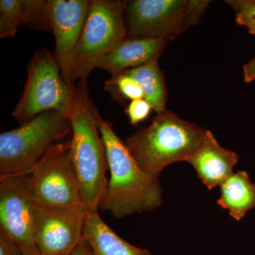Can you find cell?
I'll list each match as a JSON object with an SVG mask.
<instances>
[{"mask_svg": "<svg viewBox=\"0 0 255 255\" xmlns=\"http://www.w3.org/2000/svg\"><path fill=\"white\" fill-rule=\"evenodd\" d=\"M26 177H0V231L23 255H41L36 244L39 206L28 191Z\"/></svg>", "mask_w": 255, "mask_h": 255, "instance_id": "cell-9", "label": "cell"}, {"mask_svg": "<svg viewBox=\"0 0 255 255\" xmlns=\"http://www.w3.org/2000/svg\"><path fill=\"white\" fill-rule=\"evenodd\" d=\"M221 187L218 204L228 210L231 217L236 221H241L255 207V184L246 171L233 173Z\"/></svg>", "mask_w": 255, "mask_h": 255, "instance_id": "cell-15", "label": "cell"}, {"mask_svg": "<svg viewBox=\"0 0 255 255\" xmlns=\"http://www.w3.org/2000/svg\"><path fill=\"white\" fill-rule=\"evenodd\" d=\"M24 0L0 1V38H12L25 26Z\"/></svg>", "mask_w": 255, "mask_h": 255, "instance_id": "cell-17", "label": "cell"}, {"mask_svg": "<svg viewBox=\"0 0 255 255\" xmlns=\"http://www.w3.org/2000/svg\"><path fill=\"white\" fill-rule=\"evenodd\" d=\"M167 43L155 38H126L117 48L105 58L98 68L117 75L158 61Z\"/></svg>", "mask_w": 255, "mask_h": 255, "instance_id": "cell-13", "label": "cell"}, {"mask_svg": "<svg viewBox=\"0 0 255 255\" xmlns=\"http://www.w3.org/2000/svg\"><path fill=\"white\" fill-rule=\"evenodd\" d=\"M90 0H47L54 55L60 70L78 45L91 8Z\"/></svg>", "mask_w": 255, "mask_h": 255, "instance_id": "cell-11", "label": "cell"}, {"mask_svg": "<svg viewBox=\"0 0 255 255\" xmlns=\"http://www.w3.org/2000/svg\"><path fill=\"white\" fill-rule=\"evenodd\" d=\"M84 238L93 255H152L124 241L102 219L98 212L87 211Z\"/></svg>", "mask_w": 255, "mask_h": 255, "instance_id": "cell-14", "label": "cell"}, {"mask_svg": "<svg viewBox=\"0 0 255 255\" xmlns=\"http://www.w3.org/2000/svg\"><path fill=\"white\" fill-rule=\"evenodd\" d=\"M87 210L39 206L36 244L41 255H70L84 239Z\"/></svg>", "mask_w": 255, "mask_h": 255, "instance_id": "cell-10", "label": "cell"}, {"mask_svg": "<svg viewBox=\"0 0 255 255\" xmlns=\"http://www.w3.org/2000/svg\"><path fill=\"white\" fill-rule=\"evenodd\" d=\"M244 80L247 83H250L255 80V57L251 61L243 66Z\"/></svg>", "mask_w": 255, "mask_h": 255, "instance_id": "cell-22", "label": "cell"}, {"mask_svg": "<svg viewBox=\"0 0 255 255\" xmlns=\"http://www.w3.org/2000/svg\"><path fill=\"white\" fill-rule=\"evenodd\" d=\"M105 90L117 100L144 99L140 85L131 77L123 73L112 75V78L105 82Z\"/></svg>", "mask_w": 255, "mask_h": 255, "instance_id": "cell-18", "label": "cell"}, {"mask_svg": "<svg viewBox=\"0 0 255 255\" xmlns=\"http://www.w3.org/2000/svg\"><path fill=\"white\" fill-rule=\"evenodd\" d=\"M151 110H153L150 104L145 99H140L130 101L126 109V113L128 117L130 123L132 126H137L149 117Z\"/></svg>", "mask_w": 255, "mask_h": 255, "instance_id": "cell-20", "label": "cell"}, {"mask_svg": "<svg viewBox=\"0 0 255 255\" xmlns=\"http://www.w3.org/2000/svg\"><path fill=\"white\" fill-rule=\"evenodd\" d=\"M74 95L75 85L64 80L54 53L41 48L28 64L24 90L12 116L21 124L50 110L60 111L68 117Z\"/></svg>", "mask_w": 255, "mask_h": 255, "instance_id": "cell-7", "label": "cell"}, {"mask_svg": "<svg viewBox=\"0 0 255 255\" xmlns=\"http://www.w3.org/2000/svg\"><path fill=\"white\" fill-rule=\"evenodd\" d=\"M206 0H131L125 9L128 38H155L168 43L196 24Z\"/></svg>", "mask_w": 255, "mask_h": 255, "instance_id": "cell-6", "label": "cell"}, {"mask_svg": "<svg viewBox=\"0 0 255 255\" xmlns=\"http://www.w3.org/2000/svg\"></svg>", "mask_w": 255, "mask_h": 255, "instance_id": "cell-24", "label": "cell"}, {"mask_svg": "<svg viewBox=\"0 0 255 255\" xmlns=\"http://www.w3.org/2000/svg\"><path fill=\"white\" fill-rule=\"evenodd\" d=\"M99 130L105 145L110 178L100 209L115 219L150 211L162 204V190L158 179L144 172L112 124L97 115Z\"/></svg>", "mask_w": 255, "mask_h": 255, "instance_id": "cell-1", "label": "cell"}, {"mask_svg": "<svg viewBox=\"0 0 255 255\" xmlns=\"http://www.w3.org/2000/svg\"><path fill=\"white\" fill-rule=\"evenodd\" d=\"M236 12L238 24L248 28L250 33L255 35V0H231L226 1Z\"/></svg>", "mask_w": 255, "mask_h": 255, "instance_id": "cell-19", "label": "cell"}, {"mask_svg": "<svg viewBox=\"0 0 255 255\" xmlns=\"http://www.w3.org/2000/svg\"><path fill=\"white\" fill-rule=\"evenodd\" d=\"M127 1L92 0L86 23L76 48L61 69L70 85L87 80L102 59L127 38Z\"/></svg>", "mask_w": 255, "mask_h": 255, "instance_id": "cell-4", "label": "cell"}, {"mask_svg": "<svg viewBox=\"0 0 255 255\" xmlns=\"http://www.w3.org/2000/svg\"><path fill=\"white\" fill-rule=\"evenodd\" d=\"M26 182L30 194L41 207L85 209L70 158V141L52 145L26 175Z\"/></svg>", "mask_w": 255, "mask_h": 255, "instance_id": "cell-8", "label": "cell"}, {"mask_svg": "<svg viewBox=\"0 0 255 255\" xmlns=\"http://www.w3.org/2000/svg\"><path fill=\"white\" fill-rule=\"evenodd\" d=\"M70 255H93V254H92L91 248L89 246L88 243L84 238Z\"/></svg>", "mask_w": 255, "mask_h": 255, "instance_id": "cell-23", "label": "cell"}, {"mask_svg": "<svg viewBox=\"0 0 255 255\" xmlns=\"http://www.w3.org/2000/svg\"><path fill=\"white\" fill-rule=\"evenodd\" d=\"M207 129L178 117L166 110L150 126L130 135L124 143L140 168L158 179L169 164L186 161L198 148Z\"/></svg>", "mask_w": 255, "mask_h": 255, "instance_id": "cell-3", "label": "cell"}, {"mask_svg": "<svg viewBox=\"0 0 255 255\" xmlns=\"http://www.w3.org/2000/svg\"><path fill=\"white\" fill-rule=\"evenodd\" d=\"M0 255H23L18 246L0 231Z\"/></svg>", "mask_w": 255, "mask_h": 255, "instance_id": "cell-21", "label": "cell"}, {"mask_svg": "<svg viewBox=\"0 0 255 255\" xmlns=\"http://www.w3.org/2000/svg\"><path fill=\"white\" fill-rule=\"evenodd\" d=\"M239 155L220 145L214 134L207 130L200 145L187 159L198 177L209 189L221 186L233 174Z\"/></svg>", "mask_w": 255, "mask_h": 255, "instance_id": "cell-12", "label": "cell"}, {"mask_svg": "<svg viewBox=\"0 0 255 255\" xmlns=\"http://www.w3.org/2000/svg\"><path fill=\"white\" fill-rule=\"evenodd\" d=\"M99 113L89 95L87 80L75 84L68 115L72 127L70 154L88 212H98L109 180L105 147L97 122Z\"/></svg>", "mask_w": 255, "mask_h": 255, "instance_id": "cell-2", "label": "cell"}, {"mask_svg": "<svg viewBox=\"0 0 255 255\" xmlns=\"http://www.w3.org/2000/svg\"><path fill=\"white\" fill-rule=\"evenodd\" d=\"M122 73L131 77L140 85L143 91L144 99L150 104L156 113L160 114L167 110V92L158 61Z\"/></svg>", "mask_w": 255, "mask_h": 255, "instance_id": "cell-16", "label": "cell"}, {"mask_svg": "<svg viewBox=\"0 0 255 255\" xmlns=\"http://www.w3.org/2000/svg\"><path fill=\"white\" fill-rule=\"evenodd\" d=\"M72 133L68 115L57 110L38 114L0 134V177L26 176L57 140Z\"/></svg>", "mask_w": 255, "mask_h": 255, "instance_id": "cell-5", "label": "cell"}]
</instances>
